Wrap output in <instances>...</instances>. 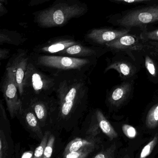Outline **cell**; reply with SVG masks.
Wrapping results in <instances>:
<instances>
[{
	"label": "cell",
	"mask_w": 158,
	"mask_h": 158,
	"mask_svg": "<svg viewBox=\"0 0 158 158\" xmlns=\"http://www.w3.org/2000/svg\"><path fill=\"white\" fill-rule=\"evenodd\" d=\"M87 11L86 4L79 0H56L48 8L34 13V22L41 28L61 27Z\"/></svg>",
	"instance_id": "obj_1"
},
{
	"label": "cell",
	"mask_w": 158,
	"mask_h": 158,
	"mask_svg": "<svg viewBox=\"0 0 158 158\" xmlns=\"http://www.w3.org/2000/svg\"><path fill=\"white\" fill-rule=\"evenodd\" d=\"M108 22L123 28L139 27L142 30L148 25L158 23V1L110 15Z\"/></svg>",
	"instance_id": "obj_2"
},
{
	"label": "cell",
	"mask_w": 158,
	"mask_h": 158,
	"mask_svg": "<svg viewBox=\"0 0 158 158\" xmlns=\"http://www.w3.org/2000/svg\"><path fill=\"white\" fill-rule=\"evenodd\" d=\"M37 63L41 66L58 70H80L90 63L88 59L55 55H39Z\"/></svg>",
	"instance_id": "obj_3"
},
{
	"label": "cell",
	"mask_w": 158,
	"mask_h": 158,
	"mask_svg": "<svg viewBox=\"0 0 158 158\" xmlns=\"http://www.w3.org/2000/svg\"><path fill=\"white\" fill-rule=\"evenodd\" d=\"M17 90L18 88L14 74L10 68L7 66L2 90L8 110L12 118L18 115L22 111V102L18 98Z\"/></svg>",
	"instance_id": "obj_4"
},
{
	"label": "cell",
	"mask_w": 158,
	"mask_h": 158,
	"mask_svg": "<svg viewBox=\"0 0 158 158\" xmlns=\"http://www.w3.org/2000/svg\"><path fill=\"white\" fill-rule=\"evenodd\" d=\"M131 28L113 29L110 28H94L88 31L85 37L86 41L90 44L104 46L123 35L129 33Z\"/></svg>",
	"instance_id": "obj_5"
},
{
	"label": "cell",
	"mask_w": 158,
	"mask_h": 158,
	"mask_svg": "<svg viewBox=\"0 0 158 158\" xmlns=\"http://www.w3.org/2000/svg\"><path fill=\"white\" fill-rule=\"evenodd\" d=\"M28 63L29 58L27 52L24 50L19 49L13 55L7 64L14 74L20 96H23V94L24 81Z\"/></svg>",
	"instance_id": "obj_6"
},
{
	"label": "cell",
	"mask_w": 158,
	"mask_h": 158,
	"mask_svg": "<svg viewBox=\"0 0 158 158\" xmlns=\"http://www.w3.org/2000/svg\"><path fill=\"white\" fill-rule=\"evenodd\" d=\"M106 48L117 52H130L143 51L147 48L146 42L139 36L129 33L119 38L106 43L104 46Z\"/></svg>",
	"instance_id": "obj_7"
},
{
	"label": "cell",
	"mask_w": 158,
	"mask_h": 158,
	"mask_svg": "<svg viewBox=\"0 0 158 158\" xmlns=\"http://www.w3.org/2000/svg\"><path fill=\"white\" fill-rule=\"evenodd\" d=\"M52 82L38 72L31 63H28L24 81V87H30L36 93L48 89Z\"/></svg>",
	"instance_id": "obj_8"
},
{
	"label": "cell",
	"mask_w": 158,
	"mask_h": 158,
	"mask_svg": "<svg viewBox=\"0 0 158 158\" xmlns=\"http://www.w3.org/2000/svg\"><path fill=\"white\" fill-rule=\"evenodd\" d=\"M82 43L76 40L73 37L64 36L53 38L40 45L34 49L37 52L47 53H59L73 45Z\"/></svg>",
	"instance_id": "obj_9"
},
{
	"label": "cell",
	"mask_w": 158,
	"mask_h": 158,
	"mask_svg": "<svg viewBox=\"0 0 158 158\" xmlns=\"http://www.w3.org/2000/svg\"><path fill=\"white\" fill-rule=\"evenodd\" d=\"M78 85H71L63 87L61 90L60 114L63 117H67L73 109L79 93Z\"/></svg>",
	"instance_id": "obj_10"
},
{
	"label": "cell",
	"mask_w": 158,
	"mask_h": 158,
	"mask_svg": "<svg viewBox=\"0 0 158 158\" xmlns=\"http://www.w3.org/2000/svg\"><path fill=\"white\" fill-rule=\"evenodd\" d=\"M82 43L73 45L58 53L78 57H90L97 55L98 52L97 48L88 47Z\"/></svg>",
	"instance_id": "obj_11"
},
{
	"label": "cell",
	"mask_w": 158,
	"mask_h": 158,
	"mask_svg": "<svg viewBox=\"0 0 158 158\" xmlns=\"http://www.w3.org/2000/svg\"><path fill=\"white\" fill-rule=\"evenodd\" d=\"M131 89V85L129 83H124L120 85L116 88L110 94L109 98L110 103L116 107L120 106L128 98Z\"/></svg>",
	"instance_id": "obj_12"
},
{
	"label": "cell",
	"mask_w": 158,
	"mask_h": 158,
	"mask_svg": "<svg viewBox=\"0 0 158 158\" xmlns=\"http://www.w3.org/2000/svg\"><path fill=\"white\" fill-rule=\"evenodd\" d=\"M26 40V38L23 36L22 34L15 31L1 29L0 30V44L6 43L11 45L19 46L23 43Z\"/></svg>",
	"instance_id": "obj_13"
},
{
	"label": "cell",
	"mask_w": 158,
	"mask_h": 158,
	"mask_svg": "<svg viewBox=\"0 0 158 158\" xmlns=\"http://www.w3.org/2000/svg\"><path fill=\"white\" fill-rule=\"evenodd\" d=\"M96 118L98 124L102 132L111 140L118 137V134L112 126L110 122L105 118L103 113L100 110H97L96 113Z\"/></svg>",
	"instance_id": "obj_14"
},
{
	"label": "cell",
	"mask_w": 158,
	"mask_h": 158,
	"mask_svg": "<svg viewBox=\"0 0 158 158\" xmlns=\"http://www.w3.org/2000/svg\"><path fill=\"white\" fill-rule=\"evenodd\" d=\"M95 140L92 139H85L77 138L72 140L67 145L64 149L63 155L67 154L69 152L77 151L85 146L95 145Z\"/></svg>",
	"instance_id": "obj_15"
},
{
	"label": "cell",
	"mask_w": 158,
	"mask_h": 158,
	"mask_svg": "<svg viewBox=\"0 0 158 158\" xmlns=\"http://www.w3.org/2000/svg\"><path fill=\"white\" fill-rule=\"evenodd\" d=\"M110 69L116 70L118 73L125 77L131 76L134 73V70L131 64L124 61H119L113 63L106 68V71Z\"/></svg>",
	"instance_id": "obj_16"
},
{
	"label": "cell",
	"mask_w": 158,
	"mask_h": 158,
	"mask_svg": "<svg viewBox=\"0 0 158 158\" xmlns=\"http://www.w3.org/2000/svg\"><path fill=\"white\" fill-rule=\"evenodd\" d=\"M25 118L28 127L40 137L42 136V131L40 125L39 121L35 113L33 112L32 111H28L26 113Z\"/></svg>",
	"instance_id": "obj_17"
},
{
	"label": "cell",
	"mask_w": 158,
	"mask_h": 158,
	"mask_svg": "<svg viewBox=\"0 0 158 158\" xmlns=\"http://www.w3.org/2000/svg\"><path fill=\"white\" fill-rule=\"evenodd\" d=\"M147 127L153 129L158 126V103L155 104L148 113L146 120Z\"/></svg>",
	"instance_id": "obj_18"
},
{
	"label": "cell",
	"mask_w": 158,
	"mask_h": 158,
	"mask_svg": "<svg viewBox=\"0 0 158 158\" xmlns=\"http://www.w3.org/2000/svg\"><path fill=\"white\" fill-rule=\"evenodd\" d=\"M95 146V145L85 146L77 151L64 154V157L66 158H85L93 151Z\"/></svg>",
	"instance_id": "obj_19"
},
{
	"label": "cell",
	"mask_w": 158,
	"mask_h": 158,
	"mask_svg": "<svg viewBox=\"0 0 158 158\" xmlns=\"http://www.w3.org/2000/svg\"><path fill=\"white\" fill-rule=\"evenodd\" d=\"M31 107L33 109L36 116L40 122H44L47 116V110L44 103L41 102H36L33 103Z\"/></svg>",
	"instance_id": "obj_20"
},
{
	"label": "cell",
	"mask_w": 158,
	"mask_h": 158,
	"mask_svg": "<svg viewBox=\"0 0 158 158\" xmlns=\"http://www.w3.org/2000/svg\"><path fill=\"white\" fill-rule=\"evenodd\" d=\"M50 133L49 131H46L44 136L42 137L40 144L38 146L35 150L34 152V158H42L45 151V148L47 146L49 137Z\"/></svg>",
	"instance_id": "obj_21"
},
{
	"label": "cell",
	"mask_w": 158,
	"mask_h": 158,
	"mask_svg": "<svg viewBox=\"0 0 158 158\" xmlns=\"http://www.w3.org/2000/svg\"><path fill=\"white\" fill-rule=\"evenodd\" d=\"M139 35L141 40L145 41H158V29L148 30L146 28L142 29Z\"/></svg>",
	"instance_id": "obj_22"
},
{
	"label": "cell",
	"mask_w": 158,
	"mask_h": 158,
	"mask_svg": "<svg viewBox=\"0 0 158 158\" xmlns=\"http://www.w3.org/2000/svg\"><path fill=\"white\" fill-rule=\"evenodd\" d=\"M158 142V135L156 134L153 139L150 141L147 145L143 148L141 150L139 158H144L148 157L151 153L154 147L157 145Z\"/></svg>",
	"instance_id": "obj_23"
},
{
	"label": "cell",
	"mask_w": 158,
	"mask_h": 158,
	"mask_svg": "<svg viewBox=\"0 0 158 158\" xmlns=\"http://www.w3.org/2000/svg\"><path fill=\"white\" fill-rule=\"evenodd\" d=\"M9 151V145L4 131H0V158L7 157Z\"/></svg>",
	"instance_id": "obj_24"
},
{
	"label": "cell",
	"mask_w": 158,
	"mask_h": 158,
	"mask_svg": "<svg viewBox=\"0 0 158 158\" xmlns=\"http://www.w3.org/2000/svg\"><path fill=\"white\" fill-rule=\"evenodd\" d=\"M55 138L54 135H50L47 146L45 148L42 158H49L51 157L53 152V146L55 142Z\"/></svg>",
	"instance_id": "obj_25"
},
{
	"label": "cell",
	"mask_w": 158,
	"mask_h": 158,
	"mask_svg": "<svg viewBox=\"0 0 158 158\" xmlns=\"http://www.w3.org/2000/svg\"><path fill=\"white\" fill-rule=\"evenodd\" d=\"M116 149L115 144L112 145L110 148L100 152L94 156L95 158H114V152Z\"/></svg>",
	"instance_id": "obj_26"
},
{
	"label": "cell",
	"mask_w": 158,
	"mask_h": 158,
	"mask_svg": "<svg viewBox=\"0 0 158 158\" xmlns=\"http://www.w3.org/2000/svg\"><path fill=\"white\" fill-rule=\"evenodd\" d=\"M145 64L146 69L152 76L156 75V68L154 61L148 55H146L145 58Z\"/></svg>",
	"instance_id": "obj_27"
},
{
	"label": "cell",
	"mask_w": 158,
	"mask_h": 158,
	"mask_svg": "<svg viewBox=\"0 0 158 158\" xmlns=\"http://www.w3.org/2000/svg\"><path fill=\"white\" fill-rule=\"evenodd\" d=\"M110 1L125 4H146L158 1V0H110Z\"/></svg>",
	"instance_id": "obj_28"
},
{
	"label": "cell",
	"mask_w": 158,
	"mask_h": 158,
	"mask_svg": "<svg viewBox=\"0 0 158 158\" xmlns=\"http://www.w3.org/2000/svg\"><path fill=\"white\" fill-rule=\"evenodd\" d=\"M124 134L129 138H134L136 136L137 131L135 128L129 125L124 124L122 127Z\"/></svg>",
	"instance_id": "obj_29"
},
{
	"label": "cell",
	"mask_w": 158,
	"mask_h": 158,
	"mask_svg": "<svg viewBox=\"0 0 158 158\" xmlns=\"http://www.w3.org/2000/svg\"><path fill=\"white\" fill-rule=\"evenodd\" d=\"M147 45V49L151 50L152 52H158V41H145Z\"/></svg>",
	"instance_id": "obj_30"
},
{
	"label": "cell",
	"mask_w": 158,
	"mask_h": 158,
	"mask_svg": "<svg viewBox=\"0 0 158 158\" xmlns=\"http://www.w3.org/2000/svg\"><path fill=\"white\" fill-rule=\"evenodd\" d=\"M10 55V50L6 48L0 49V59L1 60H5L9 58Z\"/></svg>",
	"instance_id": "obj_31"
},
{
	"label": "cell",
	"mask_w": 158,
	"mask_h": 158,
	"mask_svg": "<svg viewBox=\"0 0 158 158\" xmlns=\"http://www.w3.org/2000/svg\"><path fill=\"white\" fill-rule=\"evenodd\" d=\"M34 153L33 152L28 151L25 152L24 153H23V155L21 156L22 158H31L34 157Z\"/></svg>",
	"instance_id": "obj_32"
},
{
	"label": "cell",
	"mask_w": 158,
	"mask_h": 158,
	"mask_svg": "<svg viewBox=\"0 0 158 158\" xmlns=\"http://www.w3.org/2000/svg\"><path fill=\"white\" fill-rule=\"evenodd\" d=\"M7 13L8 10L4 6V4L0 3V16H2Z\"/></svg>",
	"instance_id": "obj_33"
},
{
	"label": "cell",
	"mask_w": 158,
	"mask_h": 158,
	"mask_svg": "<svg viewBox=\"0 0 158 158\" xmlns=\"http://www.w3.org/2000/svg\"><path fill=\"white\" fill-rule=\"evenodd\" d=\"M0 3H3L4 4H7L8 0H0Z\"/></svg>",
	"instance_id": "obj_34"
},
{
	"label": "cell",
	"mask_w": 158,
	"mask_h": 158,
	"mask_svg": "<svg viewBox=\"0 0 158 158\" xmlns=\"http://www.w3.org/2000/svg\"><path fill=\"white\" fill-rule=\"evenodd\" d=\"M154 53H156V54H158V52H154Z\"/></svg>",
	"instance_id": "obj_35"
},
{
	"label": "cell",
	"mask_w": 158,
	"mask_h": 158,
	"mask_svg": "<svg viewBox=\"0 0 158 158\" xmlns=\"http://www.w3.org/2000/svg\"></svg>",
	"instance_id": "obj_36"
}]
</instances>
